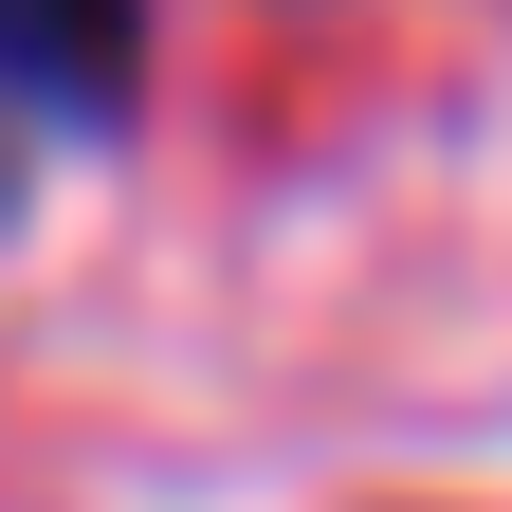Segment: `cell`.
<instances>
[{
	"mask_svg": "<svg viewBox=\"0 0 512 512\" xmlns=\"http://www.w3.org/2000/svg\"><path fill=\"white\" fill-rule=\"evenodd\" d=\"M128 92H147V0H0V202L110 147Z\"/></svg>",
	"mask_w": 512,
	"mask_h": 512,
	"instance_id": "1",
	"label": "cell"
}]
</instances>
